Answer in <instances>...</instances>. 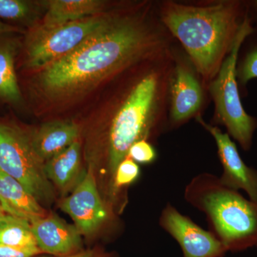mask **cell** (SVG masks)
I'll list each match as a JSON object with an SVG mask.
<instances>
[{
    "label": "cell",
    "instance_id": "6da1fadb",
    "mask_svg": "<svg viewBox=\"0 0 257 257\" xmlns=\"http://www.w3.org/2000/svg\"><path fill=\"white\" fill-rule=\"evenodd\" d=\"M170 32L150 5L115 13L92 36L42 69L40 84L51 97L73 95L170 48Z\"/></svg>",
    "mask_w": 257,
    "mask_h": 257
},
{
    "label": "cell",
    "instance_id": "7a4b0ae2",
    "mask_svg": "<svg viewBox=\"0 0 257 257\" xmlns=\"http://www.w3.org/2000/svg\"><path fill=\"white\" fill-rule=\"evenodd\" d=\"M247 13L246 5L235 0L201 5L167 1L160 6L161 22L206 82L216 77Z\"/></svg>",
    "mask_w": 257,
    "mask_h": 257
},
{
    "label": "cell",
    "instance_id": "3957f363",
    "mask_svg": "<svg viewBox=\"0 0 257 257\" xmlns=\"http://www.w3.org/2000/svg\"><path fill=\"white\" fill-rule=\"evenodd\" d=\"M175 66L170 48L152 56L147 70L115 111L108 133V165L113 178L130 147L146 140L165 117Z\"/></svg>",
    "mask_w": 257,
    "mask_h": 257
},
{
    "label": "cell",
    "instance_id": "277c9868",
    "mask_svg": "<svg viewBox=\"0 0 257 257\" xmlns=\"http://www.w3.org/2000/svg\"><path fill=\"white\" fill-rule=\"evenodd\" d=\"M253 32L251 19L247 13L232 48L209 86L218 119L244 150H248L251 147L253 133L257 127V120L246 112L241 104L236 77V65L240 48L246 37Z\"/></svg>",
    "mask_w": 257,
    "mask_h": 257
},
{
    "label": "cell",
    "instance_id": "5b68a950",
    "mask_svg": "<svg viewBox=\"0 0 257 257\" xmlns=\"http://www.w3.org/2000/svg\"><path fill=\"white\" fill-rule=\"evenodd\" d=\"M111 15L100 14L70 23H41L35 27L27 37V67L42 70L69 55L102 28Z\"/></svg>",
    "mask_w": 257,
    "mask_h": 257
},
{
    "label": "cell",
    "instance_id": "8992f818",
    "mask_svg": "<svg viewBox=\"0 0 257 257\" xmlns=\"http://www.w3.org/2000/svg\"><path fill=\"white\" fill-rule=\"evenodd\" d=\"M0 170L18 180L41 204H51L53 187L37 155L30 135L13 125L0 123Z\"/></svg>",
    "mask_w": 257,
    "mask_h": 257
},
{
    "label": "cell",
    "instance_id": "52a82bcc",
    "mask_svg": "<svg viewBox=\"0 0 257 257\" xmlns=\"http://www.w3.org/2000/svg\"><path fill=\"white\" fill-rule=\"evenodd\" d=\"M226 249L257 245V202H249L234 190L222 189L204 201Z\"/></svg>",
    "mask_w": 257,
    "mask_h": 257
},
{
    "label": "cell",
    "instance_id": "ba28073f",
    "mask_svg": "<svg viewBox=\"0 0 257 257\" xmlns=\"http://www.w3.org/2000/svg\"><path fill=\"white\" fill-rule=\"evenodd\" d=\"M60 207L72 218L81 234H92L104 222L107 212L98 192L92 166L84 172L73 192L62 201Z\"/></svg>",
    "mask_w": 257,
    "mask_h": 257
},
{
    "label": "cell",
    "instance_id": "9c48e42d",
    "mask_svg": "<svg viewBox=\"0 0 257 257\" xmlns=\"http://www.w3.org/2000/svg\"><path fill=\"white\" fill-rule=\"evenodd\" d=\"M197 121L210 133L215 140L224 174L221 183L231 190L243 189L247 192L253 202H257V172L245 165L240 157L236 145L228 134L221 133L219 128L206 124L200 117Z\"/></svg>",
    "mask_w": 257,
    "mask_h": 257
},
{
    "label": "cell",
    "instance_id": "30bf717a",
    "mask_svg": "<svg viewBox=\"0 0 257 257\" xmlns=\"http://www.w3.org/2000/svg\"><path fill=\"white\" fill-rule=\"evenodd\" d=\"M163 224L182 246L184 257H219L226 250L221 241L175 209L166 211Z\"/></svg>",
    "mask_w": 257,
    "mask_h": 257
},
{
    "label": "cell",
    "instance_id": "8fae6325",
    "mask_svg": "<svg viewBox=\"0 0 257 257\" xmlns=\"http://www.w3.org/2000/svg\"><path fill=\"white\" fill-rule=\"evenodd\" d=\"M30 223L37 246L42 253L66 256L79 252L82 234L75 226L54 215L38 217Z\"/></svg>",
    "mask_w": 257,
    "mask_h": 257
},
{
    "label": "cell",
    "instance_id": "7c38bea8",
    "mask_svg": "<svg viewBox=\"0 0 257 257\" xmlns=\"http://www.w3.org/2000/svg\"><path fill=\"white\" fill-rule=\"evenodd\" d=\"M171 117L180 122L193 116L202 106L203 93L194 73L183 62L175 60L171 79Z\"/></svg>",
    "mask_w": 257,
    "mask_h": 257
},
{
    "label": "cell",
    "instance_id": "4fadbf2b",
    "mask_svg": "<svg viewBox=\"0 0 257 257\" xmlns=\"http://www.w3.org/2000/svg\"><path fill=\"white\" fill-rule=\"evenodd\" d=\"M79 125L71 120L45 123L30 135L34 150L44 162L77 141Z\"/></svg>",
    "mask_w": 257,
    "mask_h": 257
},
{
    "label": "cell",
    "instance_id": "5bb4252c",
    "mask_svg": "<svg viewBox=\"0 0 257 257\" xmlns=\"http://www.w3.org/2000/svg\"><path fill=\"white\" fill-rule=\"evenodd\" d=\"M0 203L8 215L29 221L47 215L41 204L18 180L0 170Z\"/></svg>",
    "mask_w": 257,
    "mask_h": 257
},
{
    "label": "cell",
    "instance_id": "9a60e30c",
    "mask_svg": "<svg viewBox=\"0 0 257 257\" xmlns=\"http://www.w3.org/2000/svg\"><path fill=\"white\" fill-rule=\"evenodd\" d=\"M82 166L81 144L78 140L45 162L47 178L62 192L77 185Z\"/></svg>",
    "mask_w": 257,
    "mask_h": 257
},
{
    "label": "cell",
    "instance_id": "2e32d148",
    "mask_svg": "<svg viewBox=\"0 0 257 257\" xmlns=\"http://www.w3.org/2000/svg\"><path fill=\"white\" fill-rule=\"evenodd\" d=\"M46 13L42 24L60 25L100 15L105 10L104 2L99 0H50L44 2Z\"/></svg>",
    "mask_w": 257,
    "mask_h": 257
},
{
    "label": "cell",
    "instance_id": "e0dca14e",
    "mask_svg": "<svg viewBox=\"0 0 257 257\" xmlns=\"http://www.w3.org/2000/svg\"><path fill=\"white\" fill-rule=\"evenodd\" d=\"M16 49L13 42L0 43V98L13 104L22 101L15 68Z\"/></svg>",
    "mask_w": 257,
    "mask_h": 257
},
{
    "label": "cell",
    "instance_id": "ac0fdd59",
    "mask_svg": "<svg viewBox=\"0 0 257 257\" xmlns=\"http://www.w3.org/2000/svg\"><path fill=\"white\" fill-rule=\"evenodd\" d=\"M0 244L17 248H38L30 221L8 214L0 220Z\"/></svg>",
    "mask_w": 257,
    "mask_h": 257
},
{
    "label": "cell",
    "instance_id": "d6986e66",
    "mask_svg": "<svg viewBox=\"0 0 257 257\" xmlns=\"http://www.w3.org/2000/svg\"><path fill=\"white\" fill-rule=\"evenodd\" d=\"M35 15L34 4L24 0H0V18L14 21L30 20Z\"/></svg>",
    "mask_w": 257,
    "mask_h": 257
},
{
    "label": "cell",
    "instance_id": "ffe728a7",
    "mask_svg": "<svg viewBox=\"0 0 257 257\" xmlns=\"http://www.w3.org/2000/svg\"><path fill=\"white\" fill-rule=\"evenodd\" d=\"M140 175V167L135 161L126 157L118 166L114 178V188L133 183Z\"/></svg>",
    "mask_w": 257,
    "mask_h": 257
},
{
    "label": "cell",
    "instance_id": "44dd1931",
    "mask_svg": "<svg viewBox=\"0 0 257 257\" xmlns=\"http://www.w3.org/2000/svg\"><path fill=\"white\" fill-rule=\"evenodd\" d=\"M236 77L240 84L245 85L251 79L257 78V47L248 51L236 69Z\"/></svg>",
    "mask_w": 257,
    "mask_h": 257
},
{
    "label": "cell",
    "instance_id": "7402d4cb",
    "mask_svg": "<svg viewBox=\"0 0 257 257\" xmlns=\"http://www.w3.org/2000/svg\"><path fill=\"white\" fill-rule=\"evenodd\" d=\"M126 157L138 163L149 164L156 158V152L146 140H140L130 147Z\"/></svg>",
    "mask_w": 257,
    "mask_h": 257
},
{
    "label": "cell",
    "instance_id": "603a6c76",
    "mask_svg": "<svg viewBox=\"0 0 257 257\" xmlns=\"http://www.w3.org/2000/svg\"><path fill=\"white\" fill-rule=\"evenodd\" d=\"M41 253L39 248H17L0 244V257H33Z\"/></svg>",
    "mask_w": 257,
    "mask_h": 257
},
{
    "label": "cell",
    "instance_id": "cb8c5ba5",
    "mask_svg": "<svg viewBox=\"0 0 257 257\" xmlns=\"http://www.w3.org/2000/svg\"><path fill=\"white\" fill-rule=\"evenodd\" d=\"M18 29L15 27L10 26L9 25H7L0 22V35L5 33H9V32H13L18 31Z\"/></svg>",
    "mask_w": 257,
    "mask_h": 257
},
{
    "label": "cell",
    "instance_id": "d4e9b609",
    "mask_svg": "<svg viewBox=\"0 0 257 257\" xmlns=\"http://www.w3.org/2000/svg\"><path fill=\"white\" fill-rule=\"evenodd\" d=\"M57 257H94V253L92 251H79V252L69 255V256Z\"/></svg>",
    "mask_w": 257,
    "mask_h": 257
},
{
    "label": "cell",
    "instance_id": "484cf974",
    "mask_svg": "<svg viewBox=\"0 0 257 257\" xmlns=\"http://www.w3.org/2000/svg\"><path fill=\"white\" fill-rule=\"evenodd\" d=\"M6 214V213H5V211L3 210V208L2 207L1 203H0V220H1L3 217H5Z\"/></svg>",
    "mask_w": 257,
    "mask_h": 257
},
{
    "label": "cell",
    "instance_id": "4316f807",
    "mask_svg": "<svg viewBox=\"0 0 257 257\" xmlns=\"http://www.w3.org/2000/svg\"><path fill=\"white\" fill-rule=\"evenodd\" d=\"M253 8L255 9V11H256L257 14V1L253 2Z\"/></svg>",
    "mask_w": 257,
    "mask_h": 257
}]
</instances>
